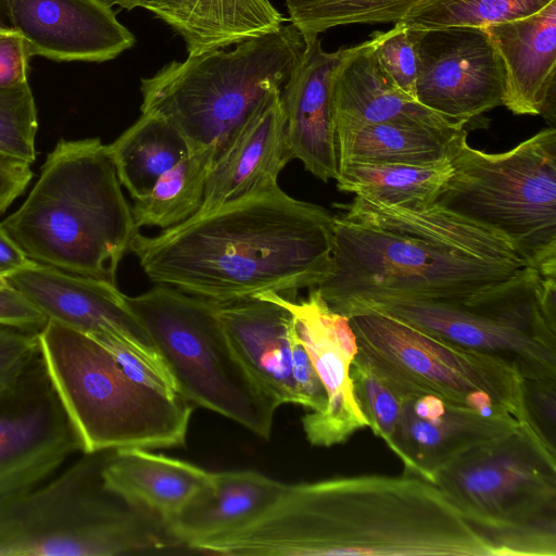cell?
I'll return each mask as SVG.
<instances>
[{
    "instance_id": "obj_9",
    "label": "cell",
    "mask_w": 556,
    "mask_h": 556,
    "mask_svg": "<svg viewBox=\"0 0 556 556\" xmlns=\"http://www.w3.org/2000/svg\"><path fill=\"white\" fill-rule=\"evenodd\" d=\"M452 173L435 205L503 236L528 266L556 275V130L488 153L454 146Z\"/></svg>"
},
{
    "instance_id": "obj_12",
    "label": "cell",
    "mask_w": 556,
    "mask_h": 556,
    "mask_svg": "<svg viewBox=\"0 0 556 556\" xmlns=\"http://www.w3.org/2000/svg\"><path fill=\"white\" fill-rule=\"evenodd\" d=\"M357 352L406 399L432 393L486 416L526 421L522 377L505 362L365 309L349 317Z\"/></svg>"
},
{
    "instance_id": "obj_35",
    "label": "cell",
    "mask_w": 556,
    "mask_h": 556,
    "mask_svg": "<svg viewBox=\"0 0 556 556\" xmlns=\"http://www.w3.org/2000/svg\"><path fill=\"white\" fill-rule=\"evenodd\" d=\"M372 50L387 74L406 94L416 100L418 60L414 29L402 22L369 38Z\"/></svg>"
},
{
    "instance_id": "obj_18",
    "label": "cell",
    "mask_w": 556,
    "mask_h": 556,
    "mask_svg": "<svg viewBox=\"0 0 556 556\" xmlns=\"http://www.w3.org/2000/svg\"><path fill=\"white\" fill-rule=\"evenodd\" d=\"M517 419L486 416L432 393L404 399L389 448L404 475L433 483L437 472L467 448L514 429Z\"/></svg>"
},
{
    "instance_id": "obj_33",
    "label": "cell",
    "mask_w": 556,
    "mask_h": 556,
    "mask_svg": "<svg viewBox=\"0 0 556 556\" xmlns=\"http://www.w3.org/2000/svg\"><path fill=\"white\" fill-rule=\"evenodd\" d=\"M350 375L356 402L368 427L389 445L404 399L358 352L351 363Z\"/></svg>"
},
{
    "instance_id": "obj_39",
    "label": "cell",
    "mask_w": 556,
    "mask_h": 556,
    "mask_svg": "<svg viewBox=\"0 0 556 556\" xmlns=\"http://www.w3.org/2000/svg\"><path fill=\"white\" fill-rule=\"evenodd\" d=\"M31 56L17 30L0 31V88L28 81Z\"/></svg>"
},
{
    "instance_id": "obj_41",
    "label": "cell",
    "mask_w": 556,
    "mask_h": 556,
    "mask_svg": "<svg viewBox=\"0 0 556 556\" xmlns=\"http://www.w3.org/2000/svg\"><path fill=\"white\" fill-rule=\"evenodd\" d=\"M31 178L29 163L0 154V215L25 191Z\"/></svg>"
},
{
    "instance_id": "obj_22",
    "label": "cell",
    "mask_w": 556,
    "mask_h": 556,
    "mask_svg": "<svg viewBox=\"0 0 556 556\" xmlns=\"http://www.w3.org/2000/svg\"><path fill=\"white\" fill-rule=\"evenodd\" d=\"M216 304L235 352L261 390L278 407L301 405L292 374L291 312L261 294Z\"/></svg>"
},
{
    "instance_id": "obj_28",
    "label": "cell",
    "mask_w": 556,
    "mask_h": 556,
    "mask_svg": "<svg viewBox=\"0 0 556 556\" xmlns=\"http://www.w3.org/2000/svg\"><path fill=\"white\" fill-rule=\"evenodd\" d=\"M108 150L121 185L134 201L148 195L161 175L189 154L179 131L150 114H141Z\"/></svg>"
},
{
    "instance_id": "obj_26",
    "label": "cell",
    "mask_w": 556,
    "mask_h": 556,
    "mask_svg": "<svg viewBox=\"0 0 556 556\" xmlns=\"http://www.w3.org/2000/svg\"><path fill=\"white\" fill-rule=\"evenodd\" d=\"M210 471L148 448L113 450L103 468L105 485L164 523L207 481Z\"/></svg>"
},
{
    "instance_id": "obj_20",
    "label": "cell",
    "mask_w": 556,
    "mask_h": 556,
    "mask_svg": "<svg viewBox=\"0 0 556 556\" xmlns=\"http://www.w3.org/2000/svg\"><path fill=\"white\" fill-rule=\"evenodd\" d=\"M305 40V51L281 89L287 139L292 159L327 182L339 173L331 84L346 48L327 52L318 37Z\"/></svg>"
},
{
    "instance_id": "obj_40",
    "label": "cell",
    "mask_w": 556,
    "mask_h": 556,
    "mask_svg": "<svg viewBox=\"0 0 556 556\" xmlns=\"http://www.w3.org/2000/svg\"><path fill=\"white\" fill-rule=\"evenodd\" d=\"M49 321L18 290L10 286L0 287V325L40 332Z\"/></svg>"
},
{
    "instance_id": "obj_1",
    "label": "cell",
    "mask_w": 556,
    "mask_h": 556,
    "mask_svg": "<svg viewBox=\"0 0 556 556\" xmlns=\"http://www.w3.org/2000/svg\"><path fill=\"white\" fill-rule=\"evenodd\" d=\"M195 552L231 556H500L433 483L364 475L287 484L253 523Z\"/></svg>"
},
{
    "instance_id": "obj_19",
    "label": "cell",
    "mask_w": 556,
    "mask_h": 556,
    "mask_svg": "<svg viewBox=\"0 0 556 556\" xmlns=\"http://www.w3.org/2000/svg\"><path fill=\"white\" fill-rule=\"evenodd\" d=\"M291 160L281 89H277L260 104L213 163L202 204L193 215H205L279 188L278 176Z\"/></svg>"
},
{
    "instance_id": "obj_21",
    "label": "cell",
    "mask_w": 556,
    "mask_h": 556,
    "mask_svg": "<svg viewBox=\"0 0 556 556\" xmlns=\"http://www.w3.org/2000/svg\"><path fill=\"white\" fill-rule=\"evenodd\" d=\"M505 72L502 104L517 115L555 121L556 0L539 12L484 27Z\"/></svg>"
},
{
    "instance_id": "obj_3",
    "label": "cell",
    "mask_w": 556,
    "mask_h": 556,
    "mask_svg": "<svg viewBox=\"0 0 556 556\" xmlns=\"http://www.w3.org/2000/svg\"><path fill=\"white\" fill-rule=\"evenodd\" d=\"M334 216L280 188L147 237L129 252L155 283L215 303L276 292L291 299L332 266Z\"/></svg>"
},
{
    "instance_id": "obj_44",
    "label": "cell",
    "mask_w": 556,
    "mask_h": 556,
    "mask_svg": "<svg viewBox=\"0 0 556 556\" xmlns=\"http://www.w3.org/2000/svg\"><path fill=\"white\" fill-rule=\"evenodd\" d=\"M106 4L113 7H119L122 9L131 10L135 8H139L140 0H101Z\"/></svg>"
},
{
    "instance_id": "obj_30",
    "label": "cell",
    "mask_w": 556,
    "mask_h": 556,
    "mask_svg": "<svg viewBox=\"0 0 556 556\" xmlns=\"http://www.w3.org/2000/svg\"><path fill=\"white\" fill-rule=\"evenodd\" d=\"M213 161L207 152L189 153L162 174L148 195L134 201L131 211L137 228L167 229L197 213Z\"/></svg>"
},
{
    "instance_id": "obj_10",
    "label": "cell",
    "mask_w": 556,
    "mask_h": 556,
    "mask_svg": "<svg viewBox=\"0 0 556 556\" xmlns=\"http://www.w3.org/2000/svg\"><path fill=\"white\" fill-rule=\"evenodd\" d=\"M126 302L184 399L262 439L270 437L278 406L238 357L215 302L162 283L139 295H126Z\"/></svg>"
},
{
    "instance_id": "obj_43",
    "label": "cell",
    "mask_w": 556,
    "mask_h": 556,
    "mask_svg": "<svg viewBox=\"0 0 556 556\" xmlns=\"http://www.w3.org/2000/svg\"><path fill=\"white\" fill-rule=\"evenodd\" d=\"M16 30L13 26L9 0H0V31Z\"/></svg>"
},
{
    "instance_id": "obj_15",
    "label": "cell",
    "mask_w": 556,
    "mask_h": 556,
    "mask_svg": "<svg viewBox=\"0 0 556 556\" xmlns=\"http://www.w3.org/2000/svg\"><path fill=\"white\" fill-rule=\"evenodd\" d=\"M287 307L325 388L324 409L309 412L302 419L307 441L315 446H332L346 441L355 431L368 427L356 402L350 366L357 343L350 319L332 311L316 287L300 302L276 292L260 293Z\"/></svg>"
},
{
    "instance_id": "obj_36",
    "label": "cell",
    "mask_w": 556,
    "mask_h": 556,
    "mask_svg": "<svg viewBox=\"0 0 556 556\" xmlns=\"http://www.w3.org/2000/svg\"><path fill=\"white\" fill-rule=\"evenodd\" d=\"M526 421L556 456V380L522 379Z\"/></svg>"
},
{
    "instance_id": "obj_5",
    "label": "cell",
    "mask_w": 556,
    "mask_h": 556,
    "mask_svg": "<svg viewBox=\"0 0 556 556\" xmlns=\"http://www.w3.org/2000/svg\"><path fill=\"white\" fill-rule=\"evenodd\" d=\"M113 450L81 452L49 481L0 498V556H115L179 547L164 521L111 491Z\"/></svg>"
},
{
    "instance_id": "obj_2",
    "label": "cell",
    "mask_w": 556,
    "mask_h": 556,
    "mask_svg": "<svg viewBox=\"0 0 556 556\" xmlns=\"http://www.w3.org/2000/svg\"><path fill=\"white\" fill-rule=\"evenodd\" d=\"M337 206L331 270L316 288L346 317L380 302L462 299L527 267L503 236L435 204L414 210L355 195Z\"/></svg>"
},
{
    "instance_id": "obj_27",
    "label": "cell",
    "mask_w": 556,
    "mask_h": 556,
    "mask_svg": "<svg viewBox=\"0 0 556 556\" xmlns=\"http://www.w3.org/2000/svg\"><path fill=\"white\" fill-rule=\"evenodd\" d=\"M465 129L413 123L366 125L336 139L338 164L346 162L439 165L448 163Z\"/></svg>"
},
{
    "instance_id": "obj_31",
    "label": "cell",
    "mask_w": 556,
    "mask_h": 556,
    "mask_svg": "<svg viewBox=\"0 0 556 556\" xmlns=\"http://www.w3.org/2000/svg\"><path fill=\"white\" fill-rule=\"evenodd\" d=\"M427 0H286L289 18L305 39L351 24L401 22Z\"/></svg>"
},
{
    "instance_id": "obj_32",
    "label": "cell",
    "mask_w": 556,
    "mask_h": 556,
    "mask_svg": "<svg viewBox=\"0 0 556 556\" xmlns=\"http://www.w3.org/2000/svg\"><path fill=\"white\" fill-rule=\"evenodd\" d=\"M553 0H427L401 22L413 29L486 27L530 16Z\"/></svg>"
},
{
    "instance_id": "obj_14",
    "label": "cell",
    "mask_w": 556,
    "mask_h": 556,
    "mask_svg": "<svg viewBox=\"0 0 556 556\" xmlns=\"http://www.w3.org/2000/svg\"><path fill=\"white\" fill-rule=\"evenodd\" d=\"M414 33L420 104L463 127L502 104L504 66L484 28L451 26Z\"/></svg>"
},
{
    "instance_id": "obj_7",
    "label": "cell",
    "mask_w": 556,
    "mask_h": 556,
    "mask_svg": "<svg viewBox=\"0 0 556 556\" xmlns=\"http://www.w3.org/2000/svg\"><path fill=\"white\" fill-rule=\"evenodd\" d=\"M433 484L500 556L556 555V456L527 422L462 452Z\"/></svg>"
},
{
    "instance_id": "obj_38",
    "label": "cell",
    "mask_w": 556,
    "mask_h": 556,
    "mask_svg": "<svg viewBox=\"0 0 556 556\" xmlns=\"http://www.w3.org/2000/svg\"><path fill=\"white\" fill-rule=\"evenodd\" d=\"M291 356L292 374L301 397V405L312 412L324 409L327 402L325 388L295 328L291 337Z\"/></svg>"
},
{
    "instance_id": "obj_23",
    "label": "cell",
    "mask_w": 556,
    "mask_h": 556,
    "mask_svg": "<svg viewBox=\"0 0 556 556\" xmlns=\"http://www.w3.org/2000/svg\"><path fill=\"white\" fill-rule=\"evenodd\" d=\"M331 88L336 139L363 126L381 123L464 128L401 90L379 63L370 39L345 49Z\"/></svg>"
},
{
    "instance_id": "obj_4",
    "label": "cell",
    "mask_w": 556,
    "mask_h": 556,
    "mask_svg": "<svg viewBox=\"0 0 556 556\" xmlns=\"http://www.w3.org/2000/svg\"><path fill=\"white\" fill-rule=\"evenodd\" d=\"M0 226L35 263L114 285L139 232L99 138L61 139L26 200Z\"/></svg>"
},
{
    "instance_id": "obj_25",
    "label": "cell",
    "mask_w": 556,
    "mask_h": 556,
    "mask_svg": "<svg viewBox=\"0 0 556 556\" xmlns=\"http://www.w3.org/2000/svg\"><path fill=\"white\" fill-rule=\"evenodd\" d=\"M184 39L188 55L225 49L277 30L285 17L269 0H140Z\"/></svg>"
},
{
    "instance_id": "obj_16",
    "label": "cell",
    "mask_w": 556,
    "mask_h": 556,
    "mask_svg": "<svg viewBox=\"0 0 556 556\" xmlns=\"http://www.w3.org/2000/svg\"><path fill=\"white\" fill-rule=\"evenodd\" d=\"M5 281L49 320L86 334L112 336L150 363L167 369L116 285L67 274L34 261L8 276Z\"/></svg>"
},
{
    "instance_id": "obj_29",
    "label": "cell",
    "mask_w": 556,
    "mask_h": 556,
    "mask_svg": "<svg viewBox=\"0 0 556 556\" xmlns=\"http://www.w3.org/2000/svg\"><path fill=\"white\" fill-rule=\"evenodd\" d=\"M451 173L450 162L439 165L346 162L339 166L336 181L340 191L417 210L434 204Z\"/></svg>"
},
{
    "instance_id": "obj_42",
    "label": "cell",
    "mask_w": 556,
    "mask_h": 556,
    "mask_svg": "<svg viewBox=\"0 0 556 556\" xmlns=\"http://www.w3.org/2000/svg\"><path fill=\"white\" fill-rule=\"evenodd\" d=\"M31 262L0 226V278L5 279Z\"/></svg>"
},
{
    "instance_id": "obj_6",
    "label": "cell",
    "mask_w": 556,
    "mask_h": 556,
    "mask_svg": "<svg viewBox=\"0 0 556 556\" xmlns=\"http://www.w3.org/2000/svg\"><path fill=\"white\" fill-rule=\"evenodd\" d=\"M306 48L292 24L235 45L173 61L141 79V114L159 116L186 140L189 153L213 163L260 104L283 85Z\"/></svg>"
},
{
    "instance_id": "obj_24",
    "label": "cell",
    "mask_w": 556,
    "mask_h": 556,
    "mask_svg": "<svg viewBox=\"0 0 556 556\" xmlns=\"http://www.w3.org/2000/svg\"><path fill=\"white\" fill-rule=\"evenodd\" d=\"M285 486L255 470L210 471L207 481L166 527L179 547L194 551L256 521Z\"/></svg>"
},
{
    "instance_id": "obj_11",
    "label": "cell",
    "mask_w": 556,
    "mask_h": 556,
    "mask_svg": "<svg viewBox=\"0 0 556 556\" xmlns=\"http://www.w3.org/2000/svg\"><path fill=\"white\" fill-rule=\"evenodd\" d=\"M377 309L434 337L498 358L522 379L556 380V276L527 266L468 296L444 302L388 301Z\"/></svg>"
},
{
    "instance_id": "obj_8",
    "label": "cell",
    "mask_w": 556,
    "mask_h": 556,
    "mask_svg": "<svg viewBox=\"0 0 556 556\" xmlns=\"http://www.w3.org/2000/svg\"><path fill=\"white\" fill-rule=\"evenodd\" d=\"M40 353L84 452L184 446L192 404L134 380L96 339L49 320Z\"/></svg>"
},
{
    "instance_id": "obj_13",
    "label": "cell",
    "mask_w": 556,
    "mask_h": 556,
    "mask_svg": "<svg viewBox=\"0 0 556 556\" xmlns=\"http://www.w3.org/2000/svg\"><path fill=\"white\" fill-rule=\"evenodd\" d=\"M84 452L39 351L0 388V498L36 486Z\"/></svg>"
},
{
    "instance_id": "obj_45",
    "label": "cell",
    "mask_w": 556,
    "mask_h": 556,
    "mask_svg": "<svg viewBox=\"0 0 556 556\" xmlns=\"http://www.w3.org/2000/svg\"><path fill=\"white\" fill-rule=\"evenodd\" d=\"M7 285H8V282L5 281V279L0 278V287H4Z\"/></svg>"
},
{
    "instance_id": "obj_17",
    "label": "cell",
    "mask_w": 556,
    "mask_h": 556,
    "mask_svg": "<svg viewBox=\"0 0 556 556\" xmlns=\"http://www.w3.org/2000/svg\"><path fill=\"white\" fill-rule=\"evenodd\" d=\"M9 9L33 56L100 63L136 42L113 8L101 0H9Z\"/></svg>"
},
{
    "instance_id": "obj_37",
    "label": "cell",
    "mask_w": 556,
    "mask_h": 556,
    "mask_svg": "<svg viewBox=\"0 0 556 556\" xmlns=\"http://www.w3.org/2000/svg\"><path fill=\"white\" fill-rule=\"evenodd\" d=\"M38 333L0 325V388L11 381L39 351Z\"/></svg>"
},
{
    "instance_id": "obj_34",
    "label": "cell",
    "mask_w": 556,
    "mask_h": 556,
    "mask_svg": "<svg viewBox=\"0 0 556 556\" xmlns=\"http://www.w3.org/2000/svg\"><path fill=\"white\" fill-rule=\"evenodd\" d=\"M37 109L28 81L0 88V154L34 163Z\"/></svg>"
}]
</instances>
